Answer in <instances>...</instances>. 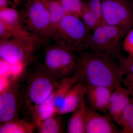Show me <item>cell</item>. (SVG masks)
<instances>
[{
	"mask_svg": "<svg viewBox=\"0 0 133 133\" xmlns=\"http://www.w3.org/2000/svg\"><path fill=\"white\" fill-rule=\"evenodd\" d=\"M20 76L13 77L0 94V124L18 118L20 106Z\"/></svg>",
	"mask_w": 133,
	"mask_h": 133,
	"instance_id": "cell-9",
	"label": "cell"
},
{
	"mask_svg": "<svg viewBox=\"0 0 133 133\" xmlns=\"http://www.w3.org/2000/svg\"><path fill=\"white\" fill-rule=\"evenodd\" d=\"M21 16L26 31L45 41L53 38L56 30L51 21L45 0H26Z\"/></svg>",
	"mask_w": 133,
	"mask_h": 133,
	"instance_id": "cell-5",
	"label": "cell"
},
{
	"mask_svg": "<svg viewBox=\"0 0 133 133\" xmlns=\"http://www.w3.org/2000/svg\"><path fill=\"white\" fill-rule=\"evenodd\" d=\"M0 21L15 28L25 30L22 23L21 14L16 8L0 9Z\"/></svg>",
	"mask_w": 133,
	"mask_h": 133,
	"instance_id": "cell-19",
	"label": "cell"
},
{
	"mask_svg": "<svg viewBox=\"0 0 133 133\" xmlns=\"http://www.w3.org/2000/svg\"><path fill=\"white\" fill-rule=\"evenodd\" d=\"M60 1L66 14L80 18L85 8V3L81 0H61Z\"/></svg>",
	"mask_w": 133,
	"mask_h": 133,
	"instance_id": "cell-22",
	"label": "cell"
},
{
	"mask_svg": "<svg viewBox=\"0 0 133 133\" xmlns=\"http://www.w3.org/2000/svg\"><path fill=\"white\" fill-rule=\"evenodd\" d=\"M121 133H133V99L124 109L119 121Z\"/></svg>",
	"mask_w": 133,
	"mask_h": 133,
	"instance_id": "cell-21",
	"label": "cell"
},
{
	"mask_svg": "<svg viewBox=\"0 0 133 133\" xmlns=\"http://www.w3.org/2000/svg\"><path fill=\"white\" fill-rule=\"evenodd\" d=\"M118 64L120 67L122 74L123 76L133 72V54L124 57Z\"/></svg>",
	"mask_w": 133,
	"mask_h": 133,
	"instance_id": "cell-26",
	"label": "cell"
},
{
	"mask_svg": "<svg viewBox=\"0 0 133 133\" xmlns=\"http://www.w3.org/2000/svg\"><path fill=\"white\" fill-rule=\"evenodd\" d=\"M45 40L30 33L7 40H0V58L10 64L26 65Z\"/></svg>",
	"mask_w": 133,
	"mask_h": 133,
	"instance_id": "cell-4",
	"label": "cell"
},
{
	"mask_svg": "<svg viewBox=\"0 0 133 133\" xmlns=\"http://www.w3.org/2000/svg\"><path fill=\"white\" fill-rule=\"evenodd\" d=\"M90 51L99 52L118 62L124 56L122 43L128 31L118 27L102 24L93 30Z\"/></svg>",
	"mask_w": 133,
	"mask_h": 133,
	"instance_id": "cell-6",
	"label": "cell"
},
{
	"mask_svg": "<svg viewBox=\"0 0 133 133\" xmlns=\"http://www.w3.org/2000/svg\"><path fill=\"white\" fill-rule=\"evenodd\" d=\"M131 6H132V8L133 9V0L132 1V2H131Z\"/></svg>",
	"mask_w": 133,
	"mask_h": 133,
	"instance_id": "cell-32",
	"label": "cell"
},
{
	"mask_svg": "<svg viewBox=\"0 0 133 133\" xmlns=\"http://www.w3.org/2000/svg\"><path fill=\"white\" fill-rule=\"evenodd\" d=\"M102 24L127 31L133 29V9L129 0H101Z\"/></svg>",
	"mask_w": 133,
	"mask_h": 133,
	"instance_id": "cell-8",
	"label": "cell"
},
{
	"mask_svg": "<svg viewBox=\"0 0 133 133\" xmlns=\"http://www.w3.org/2000/svg\"><path fill=\"white\" fill-rule=\"evenodd\" d=\"M44 48L45 65L59 80L74 75L77 64L75 52L59 41Z\"/></svg>",
	"mask_w": 133,
	"mask_h": 133,
	"instance_id": "cell-7",
	"label": "cell"
},
{
	"mask_svg": "<svg viewBox=\"0 0 133 133\" xmlns=\"http://www.w3.org/2000/svg\"><path fill=\"white\" fill-rule=\"evenodd\" d=\"M75 75L87 86H98L114 90L123 79L116 61L99 52L85 51L78 53Z\"/></svg>",
	"mask_w": 133,
	"mask_h": 133,
	"instance_id": "cell-1",
	"label": "cell"
},
{
	"mask_svg": "<svg viewBox=\"0 0 133 133\" xmlns=\"http://www.w3.org/2000/svg\"><path fill=\"white\" fill-rule=\"evenodd\" d=\"M78 82V78L75 74L60 80L55 90V106L57 113L68 93L72 87Z\"/></svg>",
	"mask_w": 133,
	"mask_h": 133,
	"instance_id": "cell-16",
	"label": "cell"
},
{
	"mask_svg": "<svg viewBox=\"0 0 133 133\" xmlns=\"http://www.w3.org/2000/svg\"><path fill=\"white\" fill-rule=\"evenodd\" d=\"M56 114L44 121L37 126V133H62L64 132V122L59 116Z\"/></svg>",
	"mask_w": 133,
	"mask_h": 133,
	"instance_id": "cell-18",
	"label": "cell"
},
{
	"mask_svg": "<svg viewBox=\"0 0 133 133\" xmlns=\"http://www.w3.org/2000/svg\"><path fill=\"white\" fill-rule=\"evenodd\" d=\"M122 49L128 54H133V29L128 32L123 41Z\"/></svg>",
	"mask_w": 133,
	"mask_h": 133,
	"instance_id": "cell-27",
	"label": "cell"
},
{
	"mask_svg": "<svg viewBox=\"0 0 133 133\" xmlns=\"http://www.w3.org/2000/svg\"><path fill=\"white\" fill-rule=\"evenodd\" d=\"M87 87L86 96L90 107L104 113L108 111L110 98L114 90L98 86L90 85Z\"/></svg>",
	"mask_w": 133,
	"mask_h": 133,
	"instance_id": "cell-12",
	"label": "cell"
},
{
	"mask_svg": "<svg viewBox=\"0 0 133 133\" xmlns=\"http://www.w3.org/2000/svg\"><path fill=\"white\" fill-rule=\"evenodd\" d=\"M124 87L128 91L131 98L133 99V72L126 75V77L122 79Z\"/></svg>",
	"mask_w": 133,
	"mask_h": 133,
	"instance_id": "cell-28",
	"label": "cell"
},
{
	"mask_svg": "<svg viewBox=\"0 0 133 133\" xmlns=\"http://www.w3.org/2000/svg\"><path fill=\"white\" fill-rule=\"evenodd\" d=\"M88 107L85 100L84 101L69 119L67 132L86 133L85 126Z\"/></svg>",
	"mask_w": 133,
	"mask_h": 133,
	"instance_id": "cell-15",
	"label": "cell"
},
{
	"mask_svg": "<svg viewBox=\"0 0 133 133\" xmlns=\"http://www.w3.org/2000/svg\"><path fill=\"white\" fill-rule=\"evenodd\" d=\"M13 4L18 6L12 0H0V9L9 7L16 8V6Z\"/></svg>",
	"mask_w": 133,
	"mask_h": 133,
	"instance_id": "cell-30",
	"label": "cell"
},
{
	"mask_svg": "<svg viewBox=\"0 0 133 133\" xmlns=\"http://www.w3.org/2000/svg\"><path fill=\"white\" fill-rule=\"evenodd\" d=\"M1 64V76L6 77L9 73L10 74V64L8 62L0 58Z\"/></svg>",
	"mask_w": 133,
	"mask_h": 133,
	"instance_id": "cell-29",
	"label": "cell"
},
{
	"mask_svg": "<svg viewBox=\"0 0 133 133\" xmlns=\"http://www.w3.org/2000/svg\"><path fill=\"white\" fill-rule=\"evenodd\" d=\"M85 3L87 8L97 17L102 23V5L101 0H87Z\"/></svg>",
	"mask_w": 133,
	"mask_h": 133,
	"instance_id": "cell-25",
	"label": "cell"
},
{
	"mask_svg": "<svg viewBox=\"0 0 133 133\" xmlns=\"http://www.w3.org/2000/svg\"><path fill=\"white\" fill-rule=\"evenodd\" d=\"M25 30L15 28L0 21V40H7L28 34Z\"/></svg>",
	"mask_w": 133,
	"mask_h": 133,
	"instance_id": "cell-23",
	"label": "cell"
},
{
	"mask_svg": "<svg viewBox=\"0 0 133 133\" xmlns=\"http://www.w3.org/2000/svg\"><path fill=\"white\" fill-rule=\"evenodd\" d=\"M12 1L14 2L18 6L21 5V0H12Z\"/></svg>",
	"mask_w": 133,
	"mask_h": 133,
	"instance_id": "cell-31",
	"label": "cell"
},
{
	"mask_svg": "<svg viewBox=\"0 0 133 133\" xmlns=\"http://www.w3.org/2000/svg\"><path fill=\"white\" fill-rule=\"evenodd\" d=\"M60 80L52 76L45 65H36L20 91V108L31 118L36 108L52 93Z\"/></svg>",
	"mask_w": 133,
	"mask_h": 133,
	"instance_id": "cell-2",
	"label": "cell"
},
{
	"mask_svg": "<svg viewBox=\"0 0 133 133\" xmlns=\"http://www.w3.org/2000/svg\"><path fill=\"white\" fill-rule=\"evenodd\" d=\"M56 114L54 90L48 97L36 108L31 115L30 122L37 129L41 122Z\"/></svg>",
	"mask_w": 133,
	"mask_h": 133,
	"instance_id": "cell-14",
	"label": "cell"
},
{
	"mask_svg": "<svg viewBox=\"0 0 133 133\" xmlns=\"http://www.w3.org/2000/svg\"><path fill=\"white\" fill-rule=\"evenodd\" d=\"M81 18L67 15L60 22L52 39L59 41L74 52L90 51L92 34Z\"/></svg>",
	"mask_w": 133,
	"mask_h": 133,
	"instance_id": "cell-3",
	"label": "cell"
},
{
	"mask_svg": "<svg viewBox=\"0 0 133 133\" xmlns=\"http://www.w3.org/2000/svg\"><path fill=\"white\" fill-rule=\"evenodd\" d=\"M36 129L31 122L18 118L1 124L0 133H32Z\"/></svg>",
	"mask_w": 133,
	"mask_h": 133,
	"instance_id": "cell-17",
	"label": "cell"
},
{
	"mask_svg": "<svg viewBox=\"0 0 133 133\" xmlns=\"http://www.w3.org/2000/svg\"><path fill=\"white\" fill-rule=\"evenodd\" d=\"M110 116L99 114L90 107H88L85 126L86 133H121L113 123Z\"/></svg>",
	"mask_w": 133,
	"mask_h": 133,
	"instance_id": "cell-10",
	"label": "cell"
},
{
	"mask_svg": "<svg viewBox=\"0 0 133 133\" xmlns=\"http://www.w3.org/2000/svg\"><path fill=\"white\" fill-rule=\"evenodd\" d=\"M51 21L56 31L58 24L66 15L60 1L58 0H45Z\"/></svg>",
	"mask_w": 133,
	"mask_h": 133,
	"instance_id": "cell-20",
	"label": "cell"
},
{
	"mask_svg": "<svg viewBox=\"0 0 133 133\" xmlns=\"http://www.w3.org/2000/svg\"><path fill=\"white\" fill-rule=\"evenodd\" d=\"M58 1H61V0H58Z\"/></svg>",
	"mask_w": 133,
	"mask_h": 133,
	"instance_id": "cell-33",
	"label": "cell"
},
{
	"mask_svg": "<svg viewBox=\"0 0 133 133\" xmlns=\"http://www.w3.org/2000/svg\"><path fill=\"white\" fill-rule=\"evenodd\" d=\"M87 88L82 82L76 83L67 94L57 114L62 115L74 112L85 100Z\"/></svg>",
	"mask_w": 133,
	"mask_h": 133,
	"instance_id": "cell-13",
	"label": "cell"
},
{
	"mask_svg": "<svg viewBox=\"0 0 133 133\" xmlns=\"http://www.w3.org/2000/svg\"><path fill=\"white\" fill-rule=\"evenodd\" d=\"M131 100L128 91L121 84L116 87L112 92L108 112L112 119L117 124H118L122 113Z\"/></svg>",
	"mask_w": 133,
	"mask_h": 133,
	"instance_id": "cell-11",
	"label": "cell"
},
{
	"mask_svg": "<svg viewBox=\"0 0 133 133\" xmlns=\"http://www.w3.org/2000/svg\"><path fill=\"white\" fill-rule=\"evenodd\" d=\"M80 18L87 28L90 31H93L102 24V22L97 17L87 8L85 5Z\"/></svg>",
	"mask_w": 133,
	"mask_h": 133,
	"instance_id": "cell-24",
	"label": "cell"
}]
</instances>
